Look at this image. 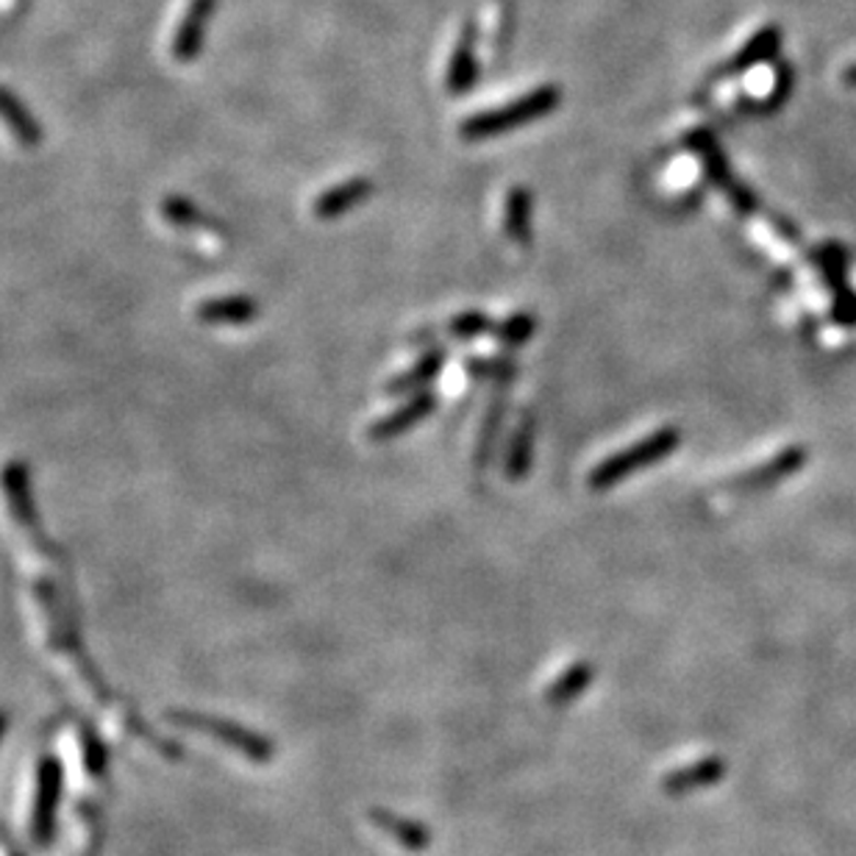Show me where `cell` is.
Wrapping results in <instances>:
<instances>
[{
	"mask_svg": "<svg viewBox=\"0 0 856 856\" xmlns=\"http://www.w3.org/2000/svg\"><path fill=\"white\" fill-rule=\"evenodd\" d=\"M556 106H560V90H556V87H540V90L529 92V95L518 98V101L506 103V106L473 114V117L464 120L459 134H462L464 139H470V143L489 139L495 137V134L515 132L520 125L534 123V120L551 114Z\"/></svg>",
	"mask_w": 856,
	"mask_h": 856,
	"instance_id": "1",
	"label": "cell"
},
{
	"mask_svg": "<svg viewBox=\"0 0 856 856\" xmlns=\"http://www.w3.org/2000/svg\"><path fill=\"white\" fill-rule=\"evenodd\" d=\"M678 446H682V431H678L676 426L660 428V431L649 435L645 440L634 442V446L623 448V451L615 453V457L604 459V462L589 473V487L593 489L615 487V484L634 476L637 470L651 468V464L667 459Z\"/></svg>",
	"mask_w": 856,
	"mask_h": 856,
	"instance_id": "2",
	"label": "cell"
},
{
	"mask_svg": "<svg viewBox=\"0 0 856 856\" xmlns=\"http://www.w3.org/2000/svg\"><path fill=\"white\" fill-rule=\"evenodd\" d=\"M181 723L190 725V729H195V732L209 734V737H214L217 743L228 745L232 751H237V754L259 762V765H264L268 759H273V754H275V748L270 740L259 737V734L248 732V729H243V725H237V723H226V720H214V718H198V714H181Z\"/></svg>",
	"mask_w": 856,
	"mask_h": 856,
	"instance_id": "3",
	"label": "cell"
},
{
	"mask_svg": "<svg viewBox=\"0 0 856 856\" xmlns=\"http://www.w3.org/2000/svg\"><path fill=\"white\" fill-rule=\"evenodd\" d=\"M56 798H59V765L56 759H42L34 779V798H31V818L29 834L36 843H45L50 837L56 815Z\"/></svg>",
	"mask_w": 856,
	"mask_h": 856,
	"instance_id": "4",
	"label": "cell"
},
{
	"mask_svg": "<svg viewBox=\"0 0 856 856\" xmlns=\"http://www.w3.org/2000/svg\"><path fill=\"white\" fill-rule=\"evenodd\" d=\"M690 145L698 150V154H701L709 179H712L718 187H723L725 195H729V201L734 203V209H737V212H745V214L754 212L756 198L751 195V192L745 190L743 184H737V181L732 179V170H729V165H725L723 150H720V145L714 143L712 134H707V132L690 134Z\"/></svg>",
	"mask_w": 856,
	"mask_h": 856,
	"instance_id": "5",
	"label": "cell"
},
{
	"mask_svg": "<svg viewBox=\"0 0 856 856\" xmlns=\"http://www.w3.org/2000/svg\"><path fill=\"white\" fill-rule=\"evenodd\" d=\"M437 406V395L435 393H417L412 395L409 401H406L404 406H398V409L393 412V415L387 417H381V420H375L373 426H370L368 437L373 442H390L395 440V437L406 435L412 426H417L420 420H426L431 412H435Z\"/></svg>",
	"mask_w": 856,
	"mask_h": 856,
	"instance_id": "6",
	"label": "cell"
},
{
	"mask_svg": "<svg viewBox=\"0 0 856 856\" xmlns=\"http://www.w3.org/2000/svg\"><path fill=\"white\" fill-rule=\"evenodd\" d=\"M725 776V759L720 756H707V759H698L687 767H678L662 779V790L667 796H687V792L707 790V787L718 785Z\"/></svg>",
	"mask_w": 856,
	"mask_h": 856,
	"instance_id": "7",
	"label": "cell"
},
{
	"mask_svg": "<svg viewBox=\"0 0 856 856\" xmlns=\"http://www.w3.org/2000/svg\"><path fill=\"white\" fill-rule=\"evenodd\" d=\"M370 821H373L375 829H381V832L387 834V837H393L401 848L412 851V854L426 851L428 845H431V840H435L423 823L395 815V812H390V809L384 807L370 809Z\"/></svg>",
	"mask_w": 856,
	"mask_h": 856,
	"instance_id": "8",
	"label": "cell"
},
{
	"mask_svg": "<svg viewBox=\"0 0 856 856\" xmlns=\"http://www.w3.org/2000/svg\"><path fill=\"white\" fill-rule=\"evenodd\" d=\"M373 195V181L370 179H351L346 184H337L331 190L323 192L315 201V214L320 221H334V217H342L351 209H357L359 203L368 201Z\"/></svg>",
	"mask_w": 856,
	"mask_h": 856,
	"instance_id": "9",
	"label": "cell"
},
{
	"mask_svg": "<svg viewBox=\"0 0 856 856\" xmlns=\"http://www.w3.org/2000/svg\"><path fill=\"white\" fill-rule=\"evenodd\" d=\"M214 0H192L190 9H187L184 20L179 23V31L173 36V56L179 61L195 59V54L201 50L203 42V25L212 18Z\"/></svg>",
	"mask_w": 856,
	"mask_h": 856,
	"instance_id": "10",
	"label": "cell"
},
{
	"mask_svg": "<svg viewBox=\"0 0 856 856\" xmlns=\"http://www.w3.org/2000/svg\"><path fill=\"white\" fill-rule=\"evenodd\" d=\"M478 78V59H476V25H468L457 42V50L451 56V67H448V90L451 92H468Z\"/></svg>",
	"mask_w": 856,
	"mask_h": 856,
	"instance_id": "11",
	"label": "cell"
},
{
	"mask_svg": "<svg viewBox=\"0 0 856 856\" xmlns=\"http://www.w3.org/2000/svg\"><path fill=\"white\" fill-rule=\"evenodd\" d=\"M534 437L537 423L531 415L520 417L515 437L509 442V453H506V478L509 482H523L531 470V459H534Z\"/></svg>",
	"mask_w": 856,
	"mask_h": 856,
	"instance_id": "12",
	"label": "cell"
},
{
	"mask_svg": "<svg viewBox=\"0 0 856 856\" xmlns=\"http://www.w3.org/2000/svg\"><path fill=\"white\" fill-rule=\"evenodd\" d=\"M446 348H431V351H426L420 357V362H415V368H409L406 373L395 375L393 381H390V387L387 393L393 395H409L415 393V390L426 387V384H431V381L437 379V375L442 373V368H446Z\"/></svg>",
	"mask_w": 856,
	"mask_h": 856,
	"instance_id": "13",
	"label": "cell"
},
{
	"mask_svg": "<svg viewBox=\"0 0 856 856\" xmlns=\"http://www.w3.org/2000/svg\"><path fill=\"white\" fill-rule=\"evenodd\" d=\"M531 212H534V198L526 187H515L506 195L504 209V228L506 237L515 245H529L531 239Z\"/></svg>",
	"mask_w": 856,
	"mask_h": 856,
	"instance_id": "14",
	"label": "cell"
},
{
	"mask_svg": "<svg viewBox=\"0 0 856 856\" xmlns=\"http://www.w3.org/2000/svg\"><path fill=\"white\" fill-rule=\"evenodd\" d=\"M803 464V451L801 448H787V451H781L779 457L770 459L767 464H762V468L751 470V473H745V476H740L737 482H734V487L737 489H759V487H770V484H776L779 478L790 476L792 470H798Z\"/></svg>",
	"mask_w": 856,
	"mask_h": 856,
	"instance_id": "15",
	"label": "cell"
},
{
	"mask_svg": "<svg viewBox=\"0 0 856 856\" xmlns=\"http://www.w3.org/2000/svg\"><path fill=\"white\" fill-rule=\"evenodd\" d=\"M781 45V31L776 25H767L759 34L751 36V42L737 54V59H732L725 65V76H737V72L748 70V67L762 65V61L774 59L776 50Z\"/></svg>",
	"mask_w": 856,
	"mask_h": 856,
	"instance_id": "16",
	"label": "cell"
},
{
	"mask_svg": "<svg viewBox=\"0 0 856 856\" xmlns=\"http://www.w3.org/2000/svg\"><path fill=\"white\" fill-rule=\"evenodd\" d=\"M595 678V667L589 662H576V665L567 667L565 673H560V678L548 687V703L551 707H567L576 698H582V692L587 690Z\"/></svg>",
	"mask_w": 856,
	"mask_h": 856,
	"instance_id": "17",
	"label": "cell"
},
{
	"mask_svg": "<svg viewBox=\"0 0 856 856\" xmlns=\"http://www.w3.org/2000/svg\"><path fill=\"white\" fill-rule=\"evenodd\" d=\"M504 412H506V398L504 395H495V398L489 401V412L482 423V435H478V446H476L478 468H487L489 459H493L495 446H498V437H500V426H504Z\"/></svg>",
	"mask_w": 856,
	"mask_h": 856,
	"instance_id": "18",
	"label": "cell"
},
{
	"mask_svg": "<svg viewBox=\"0 0 856 856\" xmlns=\"http://www.w3.org/2000/svg\"><path fill=\"white\" fill-rule=\"evenodd\" d=\"M0 120L9 125V132H12L23 145H34L36 139H40V128H36V123L25 114V109L20 106L18 98L7 90H0Z\"/></svg>",
	"mask_w": 856,
	"mask_h": 856,
	"instance_id": "19",
	"label": "cell"
},
{
	"mask_svg": "<svg viewBox=\"0 0 856 856\" xmlns=\"http://www.w3.org/2000/svg\"><path fill=\"white\" fill-rule=\"evenodd\" d=\"M537 331V317L531 312H515L511 317H506L498 328H495V337H498L500 346L506 348H520L526 346Z\"/></svg>",
	"mask_w": 856,
	"mask_h": 856,
	"instance_id": "20",
	"label": "cell"
},
{
	"mask_svg": "<svg viewBox=\"0 0 856 856\" xmlns=\"http://www.w3.org/2000/svg\"><path fill=\"white\" fill-rule=\"evenodd\" d=\"M256 304L248 297H228V301H214V304L203 306V315L212 323H248L254 320Z\"/></svg>",
	"mask_w": 856,
	"mask_h": 856,
	"instance_id": "21",
	"label": "cell"
},
{
	"mask_svg": "<svg viewBox=\"0 0 856 856\" xmlns=\"http://www.w3.org/2000/svg\"><path fill=\"white\" fill-rule=\"evenodd\" d=\"M468 373L478 381H493V384H509L515 375H518V364L511 362L509 357L498 359H468Z\"/></svg>",
	"mask_w": 856,
	"mask_h": 856,
	"instance_id": "22",
	"label": "cell"
},
{
	"mask_svg": "<svg viewBox=\"0 0 856 856\" xmlns=\"http://www.w3.org/2000/svg\"><path fill=\"white\" fill-rule=\"evenodd\" d=\"M448 331H451L457 339H476V337H482V334L493 331V320H489V315H484V312L470 309V312H462V315L453 317L451 326H448Z\"/></svg>",
	"mask_w": 856,
	"mask_h": 856,
	"instance_id": "23",
	"label": "cell"
},
{
	"mask_svg": "<svg viewBox=\"0 0 856 856\" xmlns=\"http://www.w3.org/2000/svg\"><path fill=\"white\" fill-rule=\"evenodd\" d=\"M845 83H851V87H856V65H854V67H848V70H845Z\"/></svg>",
	"mask_w": 856,
	"mask_h": 856,
	"instance_id": "24",
	"label": "cell"
},
{
	"mask_svg": "<svg viewBox=\"0 0 856 856\" xmlns=\"http://www.w3.org/2000/svg\"><path fill=\"white\" fill-rule=\"evenodd\" d=\"M0 732H3V720H0Z\"/></svg>",
	"mask_w": 856,
	"mask_h": 856,
	"instance_id": "25",
	"label": "cell"
}]
</instances>
